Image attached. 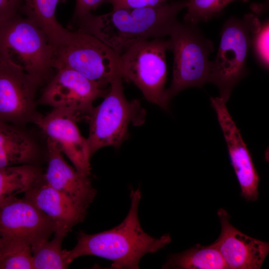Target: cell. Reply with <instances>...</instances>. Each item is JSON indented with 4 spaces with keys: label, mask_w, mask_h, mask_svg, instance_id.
Instances as JSON below:
<instances>
[{
    "label": "cell",
    "mask_w": 269,
    "mask_h": 269,
    "mask_svg": "<svg viewBox=\"0 0 269 269\" xmlns=\"http://www.w3.org/2000/svg\"><path fill=\"white\" fill-rule=\"evenodd\" d=\"M187 3L188 0L166 1L152 6L113 9L101 15L91 13L73 25L96 37L120 56L135 43L169 36Z\"/></svg>",
    "instance_id": "cell-1"
},
{
    "label": "cell",
    "mask_w": 269,
    "mask_h": 269,
    "mask_svg": "<svg viewBox=\"0 0 269 269\" xmlns=\"http://www.w3.org/2000/svg\"><path fill=\"white\" fill-rule=\"evenodd\" d=\"M131 206L124 220L109 230L94 234L80 232L77 243L71 250H67V261L70 265L83 256H95L112 262L111 268H139V262L146 254L154 253L169 244V234L153 238L141 228L138 215L141 199L139 188L130 192Z\"/></svg>",
    "instance_id": "cell-2"
},
{
    "label": "cell",
    "mask_w": 269,
    "mask_h": 269,
    "mask_svg": "<svg viewBox=\"0 0 269 269\" xmlns=\"http://www.w3.org/2000/svg\"><path fill=\"white\" fill-rule=\"evenodd\" d=\"M109 86L103 101L85 118L89 124L87 140L91 156L102 147H120L129 136L130 124L138 126L145 121V111L139 101L126 98L121 76L115 77Z\"/></svg>",
    "instance_id": "cell-3"
},
{
    "label": "cell",
    "mask_w": 269,
    "mask_h": 269,
    "mask_svg": "<svg viewBox=\"0 0 269 269\" xmlns=\"http://www.w3.org/2000/svg\"><path fill=\"white\" fill-rule=\"evenodd\" d=\"M262 22L255 14L231 17L224 23L218 51L211 61L209 82L216 85L220 96L228 101L234 88L247 72V62L254 34Z\"/></svg>",
    "instance_id": "cell-4"
},
{
    "label": "cell",
    "mask_w": 269,
    "mask_h": 269,
    "mask_svg": "<svg viewBox=\"0 0 269 269\" xmlns=\"http://www.w3.org/2000/svg\"><path fill=\"white\" fill-rule=\"evenodd\" d=\"M197 25L178 21L169 35V50L174 59L172 79L166 91L169 102L185 89L201 88L209 81V56L214 50V44Z\"/></svg>",
    "instance_id": "cell-5"
},
{
    "label": "cell",
    "mask_w": 269,
    "mask_h": 269,
    "mask_svg": "<svg viewBox=\"0 0 269 269\" xmlns=\"http://www.w3.org/2000/svg\"><path fill=\"white\" fill-rule=\"evenodd\" d=\"M0 55L20 67L38 85L54 70V48L48 38L18 14L0 24Z\"/></svg>",
    "instance_id": "cell-6"
},
{
    "label": "cell",
    "mask_w": 269,
    "mask_h": 269,
    "mask_svg": "<svg viewBox=\"0 0 269 269\" xmlns=\"http://www.w3.org/2000/svg\"><path fill=\"white\" fill-rule=\"evenodd\" d=\"M53 67L71 69L108 88L115 77L121 76L122 62L120 55L96 37L75 30L54 49Z\"/></svg>",
    "instance_id": "cell-7"
},
{
    "label": "cell",
    "mask_w": 269,
    "mask_h": 269,
    "mask_svg": "<svg viewBox=\"0 0 269 269\" xmlns=\"http://www.w3.org/2000/svg\"><path fill=\"white\" fill-rule=\"evenodd\" d=\"M168 50L167 40L155 38L135 43L120 55L123 79L133 83L148 101L165 110L170 102L165 88Z\"/></svg>",
    "instance_id": "cell-8"
},
{
    "label": "cell",
    "mask_w": 269,
    "mask_h": 269,
    "mask_svg": "<svg viewBox=\"0 0 269 269\" xmlns=\"http://www.w3.org/2000/svg\"><path fill=\"white\" fill-rule=\"evenodd\" d=\"M39 99V103L54 109L70 112L85 119L97 99L104 98L109 90L98 83L68 68L55 69Z\"/></svg>",
    "instance_id": "cell-9"
},
{
    "label": "cell",
    "mask_w": 269,
    "mask_h": 269,
    "mask_svg": "<svg viewBox=\"0 0 269 269\" xmlns=\"http://www.w3.org/2000/svg\"><path fill=\"white\" fill-rule=\"evenodd\" d=\"M55 223L26 199L13 197L0 205V238L24 242L32 250L56 232Z\"/></svg>",
    "instance_id": "cell-10"
},
{
    "label": "cell",
    "mask_w": 269,
    "mask_h": 269,
    "mask_svg": "<svg viewBox=\"0 0 269 269\" xmlns=\"http://www.w3.org/2000/svg\"><path fill=\"white\" fill-rule=\"evenodd\" d=\"M38 86L20 67L0 55V121L34 122L39 117L35 115Z\"/></svg>",
    "instance_id": "cell-11"
},
{
    "label": "cell",
    "mask_w": 269,
    "mask_h": 269,
    "mask_svg": "<svg viewBox=\"0 0 269 269\" xmlns=\"http://www.w3.org/2000/svg\"><path fill=\"white\" fill-rule=\"evenodd\" d=\"M80 118L68 111L54 109L34 123L43 134L54 141L82 176L90 177L91 157L87 138L81 134L76 123Z\"/></svg>",
    "instance_id": "cell-12"
},
{
    "label": "cell",
    "mask_w": 269,
    "mask_h": 269,
    "mask_svg": "<svg viewBox=\"0 0 269 269\" xmlns=\"http://www.w3.org/2000/svg\"><path fill=\"white\" fill-rule=\"evenodd\" d=\"M210 101L223 133L231 163L241 187V194L247 200L255 201L258 198L260 177L252 155L228 110L226 103L219 97H211Z\"/></svg>",
    "instance_id": "cell-13"
},
{
    "label": "cell",
    "mask_w": 269,
    "mask_h": 269,
    "mask_svg": "<svg viewBox=\"0 0 269 269\" xmlns=\"http://www.w3.org/2000/svg\"><path fill=\"white\" fill-rule=\"evenodd\" d=\"M218 215L221 232L212 244L219 251L227 269H260L269 253V243L246 235L232 226L224 209L221 208Z\"/></svg>",
    "instance_id": "cell-14"
},
{
    "label": "cell",
    "mask_w": 269,
    "mask_h": 269,
    "mask_svg": "<svg viewBox=\"0 0 269 269\" xmlns=\"http://www.w3.org/2000/svg\"><path fill=\"white\" fill-rule=\"evenodd\" d=\"M24 194L23 198L55 223V233L66 236L76 225L82 222L86 216L88 208L48 185L43 174Z\"/></svg>",
    "instance_id": "cell-15"
},
{
    "label": "cell",
    "mask_w": 269,
    "mask_h": 269,
    "mask_svg": "<svg viewBox=\"0 0 269 269\" xmlns=\"http://www.w3.org/2000/svg\"><path fill=\"white\" fill-rule=\"evenodd\" d=\"M47 147L48 165L43 174L45 182L77 204L88 208L97 193L90 177L82 176L66 161L54 141L47 138Z\"/></svg>",
    "instance_id": "cell-16"
},
{
    "label": "cell",
    "mask_w": 269,
    "mask_h": 269,
    "mask_svg": "<svg viewBox=\"0 0 269 269\" xmlns=\"http://www.w3.org/2000/svg\"><path fill=\"white\" fill-rule=\"evenodd\" d=\"M37 156V147L27 134L0 121V168L33 164Z\"/></svg>",
    "instance_id": "cell-17"
},
{
    "label": "cell",
    "mask_w": 269,
    "mask_h": 269,
    "mask_svg": "<svg viewBox=\"0 0 269 269\" xmlns=\"http://www.w3.org/2000/svg\"><path fill=\"white\" fill-rule=\"evenodd\" d=\"M66 0H21L20 10L45 33L54 49L64 43L71 33L58 22L55 15L58 4Z\"/></svg>",
    "instance_id": "cell-18"
},
{
    "label": "cell",
    "mask_w": 269,
    "mask_h": 269,
    "mask_svg": "<svg viewBox=\"0 0 269 269\" xmlns=\"http://www.w3.org/2000/svg\"><path fill=\"white\" fill-rule=\"evenodd\" d=\"M42 174L33 164L0 168V205L17 194L24 193Z\"/></svg>",
    "instance_id": "cell-19"
},
{
    "label": "cell",
    "mask_w": 269,
    "mask_h": 269,
    "mask_svg": "<svg viewBox=\"0 0 269 269\" xmlns=\"http://www.w3.org/2000/svg\"><path fill=\"white\" fill-rule=\"evenodd\" d=\"M163 268L224 269L227 267L213 244L206 247L197 244L183 252L170 256Z\"/></svg>",
    "instance_id": "cell-20"
},
{
    "label": "cell",
    "mask_w": 269,
    "mask_h": 269,
    "mask_svg": "<svg viewBox=\"0 0 269 269\" xmlns=\"http://www.w3.org/2000/svg\"><path fill=\"white\" fill-rule=\"evenodd\" d=\"M54 238L32 250L33 269H64L70 265L67 261V250H62L65 237L54 233Z\"/></svg>",
    "instance_id": "cell-21"
},
{
    "label": "cell",
    "mask_w": 269,
    "mask_h": 269,
    "mask_svg": "<svg viewBox=\"0 0 269 269\" xmlns=\"http://www.w3.org/2000/svg\"><path fill=\"white\" fill-rule=\"evenodd\" d=\"M0 269H33L31 247L21 241L1 240Z\"/></svg>",
    "instance_id": "cell-22"
},
{
    "label": "cell",
    "mask_w": 269,
    "mask_h": 269,
    "mask_svg": "<svg viewBox=\"0 0 269 269\" xmlns=\"http://www.w3.org/2000/svg\"><path fill=\"white\" fill-rule=\"evenodd\" d=\"M249 0H188L185 22L197 24L207 22L219 15L230 3L235 1L246 2Z\"/></svg>",
    "instance_id": "cell-23"
},
{
    "label": "cell",
    "mask_w": 269,
    "mask_h": 269,
    "mask_svg": "<svg viewBox=\"0 0 269 269\" xmlns=\"http://www.w3.org/2000/svg\"><path fill=\"white\" fill-rule=\"evenodd\" d=\"M269 22L266 20L260 30L253 36L252 45L254 54L260 63L266 69H269Z\"/></svg>",
    "instance_id": "cell-24"
},
{
    "label": "cell",
    "mask_w": 269,
    "mask_h": 269,
    "mask_svg": "<svg viewBox=\"0 0 269 269\" xmlns=\"http://www.w3.org/2000/svg\"><path fill=\"white\" fill-rule=\"evenodd\" d=\"M109 0H76L71 26L78 21L91 14L102 4Z\"/></svg>",
    "instance_id": "cell-25"
},
{
    "label": "cell",
    "mask_w": 269,
    "mask_h": 269,
    "mask_svg": "<svg viewBox=\"0 0 269 269\" xmlns=\"http://www.w3.org/2000/svg\"><path fill=\"white\" fill-rule=\"evenodd\" d=\"M168 0H109L113 9L119 8H133L154 6Z\"/></svg>",
    "instance_id": "cell-26"
},
{
    "label": "cell",
    "mask_w": 269,
    "mask_h": 269,
    "mask_svg": "<svg viewBox=\"0 0 269 269\" xmlns=\"http://www.w3.org/2000/svg\"><path fill=\"white\" fill-rule=\"evenodd\" d=\"M21 0H0V24L18 14Z\"/></svg>",
    "instance_id": "cell-27"
},
{
    "label": "cell",
    "mask_w": 269,
    "mask_h": 269,
    "mask_svg": "<svg viewBox=\"0 0 269 269\" xmlns=\"http://www.w3.org/2000/svg\"><path fill=\"white\" fill-rule=\"evenodd\" d=\"M0 243H1V239L0 238Z\"/></svg>",
    "instance_id": "cell-28"
}]
</instances>
